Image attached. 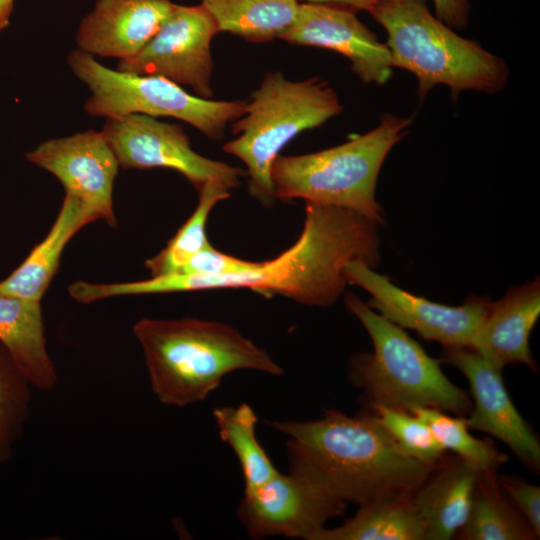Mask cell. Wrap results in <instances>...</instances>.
<instances>
[{"instance_id":"obj_8","label":"cell","mask_w":540,"mask_h":540,"mask_svg":"<svg viewBox=\"0 0 540 540\" xmlns=\"http://www.w3.org/2000/svg\"><path fill=\"white\" fill-rule=\"evenodd\" d=\"M67 62L91 92L84 110L93 117L127 114L173 117L217 141L224 136L227 125L246 111L247 100L204 99L162 76L108 68L79 49L68 54Z\"/></svg>"},{"instance_id":"obj_9","label":"cell","mask_w":540,"mask_h":540,"mask_svg":"<svg viewBox=\"0 0 540 540\" xmlns=\"http://www.w3.org/2000/svg\"><path fill=\"white\" fill-rule=\"evenodd\" d=\"M124 169L168 168L185 176L197 192L209 181L230 190L238 187L246 171L196 153L183 126L158 121L144 114L106 118L101 130Z\"/></svg>"},{"instance_id":"obj_33","label":"cell","mask_w":540,"mask_h":540,"mask_svg":"<svg viewBox=\"0 0 540 540\" xmlns=\"http://www.w3.org/2000/svg\"><path fill=\"white\" fill-rule=\"evenodd\" d=\"M14 0H0V31L6 28L13 10Z\"/></svg>"},{"instance_id":"obj_4","label":"cell","mask_w":540,"mask_h":540,"mask_svg":"<svg viewBox=\"0 0 540 540\" xmlns=\"http://www.w3.org/2000/svg\"><path fill=\"white\" fill-rule=\"evenodd\" d=\"M369 14L387 32L392 67L416 77L420 100L437 85L454 100L467 90L495 94L506 86L505 60L455 33L427 0H381Z\"/></svg>"},{"instance_id":"obj_14","label":"cell","mask_w":540,"mask_h":540,"mask_svg":"<svg viewBox=\"0 0 540 540\" xmlns=\"http://www.w3.org/2000/svg\"><path fill=\"white\" fill-rule=\"evenodd\" d=\"M442 360L467 378L474 400L466 419L469 429L488 433L505 443L531 470L540 469V442L513 404L502 368L470 347H445Z\"/></svg>"},{"instance_id":"obj_2","label":"cell","mask_w":540,"mask_h":540,"mask_svg":"<svg viewBox=\"0 0 540 540\" xmlns=\"http://www.w3.org/2000/svg\"><path fill=\"white\" fill-rule=\"evenodd\" d=\"M268 424L287 436L290 471L345 503L411 498L436 466L406 454L371 412Z\"/></svg>"},{"instance_id":"obj_22","label":"cell","mask_w":540,"mask_h":540,"mask_svg":"<svg viewBox=\"0 0 540 540\" xmlns=\"http://www.w3.org/2000/svg\"><path fill=\"white\" fill-rule=\"evenodd\" d=\"M217 26L245 40L262 43L280 38L294 25L298 0H200Z\"/></svg>"},{"instance_id":"obj_31","label":"cell","mask_w":540,"mask_h":540,"mask_svg":"<svg viewBox=\"0 0 540 540\" xmlns=\"http://www.w3.org/2000/svg\"><path fill=\"white\" fill-rule=\"evenodd\" d=\"M435 16L452 29H464L469 22V0H432Z\"/></svg>"},{"instance_id":"obj_27","label":"cell","mask_w":540,"mask_h":540,"mask_svg":"<svg viewBox=\"0 0 540 540\" xmlns=\"http://www.w3.org/2000/svg\"><path fill=\"white\" fill-rule=\"evenodd\" d=\"M31 383L0 344V464L9 460L29 418Z\"/></svg>"},{"instance_id":"obj_19","label":"cell","mask_w":540,"mask_h":540,"mask_svg":"<svg viewBox=\"0 0 540 540\" xmlns=\"http://www.w3.org/2000/svg\"><path fill=\"white\" fill-rule=\"evenodd\" d=\"M96 220V215L84 203L65 194L48 234L9 276L0 281V292L41 302L68 242L82 227Z\"/></svg>"},{"instance_id":"obj_17","label":"cell","mask_w":540,"mask_h":540,"mask_svg":"<svg viewBox=\"0 0 540 540\" xmlns=\"http://www.w3.org/2000/svg\"><path fill=\"white\" fill-rule=\"evenodd\" d=\"M540 315V280L511 287L489 311L470 348L503 369L523 363L536 370L529 347L530 333Z\"/></svg>"},{"instance_id":"obj_21","label":"cell","mask_w":540,"mask_h":540,"mask_svg":"<svg viewBox=\"0 0 540 540\" xmlns=\"http://www.w3.org/2000/svg\"><path fill=\"white\" fill-rule=\"evenodd\" d=\"M456 536L462 540L538 539L501 488L495 470L478 472L467 520Z\"/></svg>"},{"instance_id":"obj_28","label":"cell","mask_w":540,"mask_h":540,"mask_svg":"<svg viewBox=\"0 0 540 540\" xmlns=\"http://www.w3.org/2000/svg\"><path fill=\"white\" fill-rule=\"evenodd\" d=\"M396 444L409 456L437 465L443 458L445 449L435 438L429 425L418 415L380 405L369 406Z\"/></svg>"},{"instance_id":"obj_26","label":"cell","mask_w":540,"mask_h":540,"mask_svg":"<svg viewBox=\"0 0 540 540\" xmlns=\"http://www.w3.org/2000/svg\"><path fill=\"white\" fill-rule=\"evenodd\" d=\"M422 418L431 428L439 444L474 467L478 472L497 471L507 461L488 439H479L470 432L463 416H450L432 408H416L411 411Z\"/></svg>"},{"instance_id":"obj_18","label":"cell","mask_w":540,"mask_h":540,"mask_svg":"<svg viewBox=\"0 0 540 540\" xmlns=\"http://www.w3.org/2000/svg\"><path fill=\"white\" fill-rule=\"evenodd\" d=\"M478 471L460 459L443 458L414 492L411 503L424 540H449L465 524Z\"/></svg>"},{"instance_id":"obj_15","label":"cell","mask_w":540,"mask_h":540,"mask_svg":"<svg viewBox=\"0 0 540 540\" xmlns=\"http://www.w3.org/2000/svg\"><path fill=\"white\" fill-rule=\"evenodd\" d=\"M281 39L332 50L346 57L364 84L384 85L393 71L386 43L362 23L356 11L327 4L302 3L294 25Z\"/></svg>"},{"instance_id":"obj_10","label":"cell","mask_w":540,"mask_h":540,"mask_svg":"<svg viewBox=\"0 0 540 540\" xmlns=\"http://www.w3.org/2000/svg\"><path fill=\"white\" fill-rule=\"evenodd\" d=\"M348 284L371 295L366 303L401 328L412 329L423 339L444 347H470L491 305L489 298L471 295L460 306H448L407 292L363 261L345 267Z\"/></svg>"},{"instance_id":"obj_25","label":"cell","mask_w":540,"mask_h":540,"mask_svg":"<svg viewBox=\"0 0 540 540\" xmlns=\"http://www.w3.org/2000/svg\"><path fill=\"white\" fill-rule=\"evenodd\" d=\"M192 215L155 256L145 262L151 277L178 273L201 249L209 245L206 225L215 205L231 197L230 189L218 181L207 182L199 191Z\"/></svg>"},{"instance_id":"obj_12","label":"cell","mask_w":540,"mask_h":540,"mask_svg":"<svg viewBox=\"0 0 540 540\" xmlns=\"http://www.w3.org/2000/svg\"><path fill=\"white\" fill-rule=\"evenodd\" d=\"M345 511V502L306 477L278 471L263 484L244 492L237 516L252 538L314 540L329 520Z\"/></svg>"},{"instance_id":"obj_29","label":"cell","mask_w":540,"mask_h":540,"mask_svg":"<svg viewBox=\"0 0 540 540\" xmlns=\"http://www.w3.org/2000/svg\"><path fill=\"white\" fill-rule=\"evenodd\" d=\"M257 264V261L243 260L220 252L209 244L197 252L178 273L223 275L247 271Z\"/></svg>"},{"instance_id":"obj_6","label":"cell","mask_w":540,"mask_h":540,"mask_svg":"<svg viewBox=\"0 0 540 540\" xmlns=\"http://www.w3.org/2000/svg\"><path fill=\"white\" fill-rule=\"evenodd\" d=\"M411 122L386 113L377 127L338 146L279 155L271 170L276 198L340 206L382 224L377 179L387 155L407 135Z\"/></svg>"},{"instance_id":"obj_20","label":"cell","mask_w":540,"mask_h":540,"mask_svg":"<svg viewBox=\"0 0 540 540\" xmlns=\"http://www.w3.org/2000/svg\"><path fill=\"white\" fill-rule=\"evenodd\" d=\"M0 344L33 387L56 386L58 376L47 349L39 301L0 292Z\"/></svg>"},{"instance_id":"obj_16","label":"cell","mask_w":540,"mask_h":540,"mask_svg":"<svg viewBox=\"0 0 540 540\" xmlns=\"http://www.w3.org/2000/svg\"><path fill=\"white\" fill-rule=\"evenodd\" d=\"M175 3L170 0H97L76 33L78 49L126 60L156 34Z\"/></svg>"},{"instance_id":"obj_23","label":"cell","mask_w":540,"mask_h":540,"mask_svg":"<svg viewBox=\"0 0 540 540\" xmlns=\"http://www.w3.org/2000/svg\"><path fill=\"white\" fill-rule=\"evenodd\" d=\"M314 540H424V528L411 498L389 499L360 506L335 528H323Z\"/></svg>"},{"instance_id":"obj_24","label":"cell","mask_w":540,"mask_h":540,"mask_svg":"<svg viewBox=\"0 0 540 540\" xmlns=\"http://www.w3.org/2000/svg\"><path fill=\"white\" fill-rule=\"evenodd\" d=\"M213 415L221 440L232 448L239 461L244 492L253 490L278 472L258 441V418L250 405L217 407Z\"/></svg>"},{"instance_id":"obj_11","label":"cell","mask_w":540,"mask_h":540,"mask_svg":"<svg viewBox=\"0 0 540 540\" xmlns=\"http://www.w3.org/2000/svg\"><path fill=\"white\" fill-rule=\"evenodd\" d=\"M218 33L215 21L200 4H174L156 34L135 56L119 60L117 70L165 77L188 86L204 99L213 97L210 44Z\"/></svg>"},{"instance_id":"obj_7","label":"cell","mask_w":540,"mask_h":540,"mask_svg":"<svg viewBox=\"0 0 540 540\" xmlns=\"http://www.w3.org/2000/svg\"><path fill=\"white\" fill-rule=\"evenodd\" d=\"M342 109L325 80L291 81L270 72L251 94L244 115L233 122V133L239 136L224 144L223 151L245 164L249 194L271 207L276 200L271 170L280 151L299 133L322 125Z\"/></svg>"},{"instance_id":"obj_30","label":"cell","mask_w":540,"mask_h":540,"mask_svg":"<svg viewBox=\"0 0 540 540\" xmlns=\"http://www.w3.org/2000/svg\"><path fill=\"white\" fill-rule=\"evenodd\" d=\"M503 491L521 512L536 536H540V487L512 475L498 477Z\"/></svg>"},{"instance_id":"obj_32","label":"cell","mask_w":540,"mask_h":540,"mask_svg":"<svg viewBox=\"0 0 540 540\" xmlns=\"http://www.w3.org/2000/svg\"><path fill=\"white\" fill-rule=\"evenodd\" d=\"M305 1H307V3L337 5V6L347 7L355 11H365L367 13H370V11L381 0H305Z\"/></svg>"},{"instance_id":"obj_13","label":"cell","mask_w":540,"mask_h":540,"mask_svg":"<svg viewBox=\"0 0 540 540\" xmlns=\"http://www.w3.org/2000/svg\"><path fill=\"white\" fill-rule=\"evenodd\" d=\"M26 159L54 175L65 194L79 199L98 220L117 225L112 193L119 164L102 131L43 141L26 153Z\"/></svg>"},{"instance_id":"obj_5","label":"cell","mask_w":540,"mask_h":540,"mask_svg":"<svg viewBox=\"0 0 540 540\" xmlns=\"http://www.w3.org/2000/svg\"><path fill=\"white\" fill-rule=\"evenodd\" d=\"M348 310L362 323L372 353L355 355L349 366L354 385L363 390L368 406L380 405L411 412L432 408L464 416L472 408L468 394L443 373L400 326L370 308L354 293L345 295Z\"/></svg>"},{"instance_id":"obj_3","label":"cell","mask_w":540,"mask_h":540,"mask_svg":"<svg viewBox=\"0 0 540 540\" xmlns=\"http://www.w3.org/2000/svg\"><path fill=\"white\" fill-rule=\"evenodd\" d=\"M151 389L167 406L205 400L230 373L253 370L280 376L283 369L234 327L197 318H144L133 326Z\"/></svg>"},{"instance_id":"obj_1","label":"cell","mask_w":540,"mask_h":540,"mask_svg":"<svg viewBox=\"0 0 540 540\" xmlns=\"http://www.w3.org/2000/svg\"><path fill=\"white\" fill-rule=\"evenodd\" d=\"M378 224L348 208L306 202L296 242L268 261L238 273H172L156 281L159 293L248 288L265 296L282 295L297 303L326 307L343 294L346 265L355 260L375 268L380 261Z\"/></svg>"}]
</instances>
